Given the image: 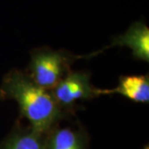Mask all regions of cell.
<instances>
[{"mask_svg": "<svg viewBox=\"0 0 149 149\" xmlns=\"http://www.w3.org/2000/svg\"><path fill=\"white\" fill-rule=\"evenodd\" d=\"M97 95L118 94L138 103L149 102L148 74L125 75L119 78L118 85L111 90L96 88Z\"/></svg>", "mask_w": 149, "mask_h": 149, "instance_id": "obj_6", "label": "cell"}, {"mask_svg": "<svg viewBox=\"0 0 149 149\" xmlns=\"http://www.w3.org/2000/svg\"><path fill=\"white\" fill-rule=\"evenodd\" d=\"M45 138L32 127L18 124L0 144V149H45Z\"/></svg>", "mask_w": 149, "mask_h": 149, "instance_id": "obj_7", "label": "cell"}, {"mask_svg": "<svg viewBox=\"0 0 149 149\" xmlns=\"http://www.w3.org/2000/svg\"><path fill=\"white\" fill-rule=\"evenodd\" d=\"M50 91L60 107L67 113L73 112L78 101L98 96L96 88L91 84V74L86 71H70Z\"/></svg>", "mask_w": 149, "mask_h": 149, "instance_id": "obj_3", "label": "cell"}, {"mask_svg": "<svg viewBox=\"0 0 149 149\" xmlns=\"http://www.w3.org/2000/svg\"><path fill=\"white\" fill-rule=\"evenodd\" d=\"M143 149H148V146L147 145V146H144V148Z\"/></svg>", "mask_w": 149, "mask_h": 149, "instance_id": "obj_8", "label": "cell"}, {"mask_svg": "<svg viewBox=\"0 0 149 149\" xmlns=\"http://www.w3.org/2000/svg\"><path fill=\"white\" fill-rule=\"evenodd\" d=\"M82 57L65 50L37 48L31 52L27 74L37 85L52 91L71 71L70 66L74 61Z\"/></svg>", "mask_w": 149, "mask_h": 149, "instance_id": "obj_2", "label": "cell"}, {"mask_svg": "<svg viewBox=\"0 0 149 149\" xmlns=\"http://www.w3.org/2000/svg\"><path fill=\"white\" fill-rule=\"evenodd\" d=\"M45 149H91L89 136L82 127L55 126L45 138Z\"/></svg>", "mask_w": 149, "mask_h": 149, "instance_id": "obj_5", "label": "cell"}, {"mask_svg": "<svg viewBox=\"0 0 149 149\" xmlns=\"http://www.w3.org/2000/svg\"><path fill=\"white\" fill-rule=\"evenodd\" d=\"M0 100H15L22 115L30 123V127L43 135H47L69 113L60 107L51 91L18 70H12L3 77Z\"/></svg>", "mask_w": 149, "mask_h": 149, "instance_id": "obj_1", "label": "cell"}, {"mask_svg": "<svg viewBox=\"0 0 149 149\" xmlns=\"http://www.w3.org/2000/svg\"><path fill=\"white\" fill-rule=\"evenodd\" d=\"M116 46L130 48L135 58L148 62V27L143 21L134 22L123 34L113 38L111 45L109 47Z\"/></svg>", "mask_w": 149, "mask_h": 149, "instance_id": "obj_4", "label": "cell"}]
</instances>
